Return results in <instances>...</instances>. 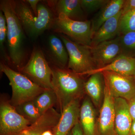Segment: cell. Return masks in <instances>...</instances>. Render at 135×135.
Instances as JSON below:
<instances>
[{
	"mask_svg": "<svg viewBox=\"0 0 135 135\" xmlns=\"http://www.w3.org/2000/svg\"><path fill=\"white\" fill-rule=\"evenodd\" d=\"M135 9V0H126L124 1L122 11V15Z\"/></svg>",
	"mask_w": 135,
	"mask_h": 135,
	"instance_id": "4316f807",
	"label": "cell"
},
{
	"mask_svg": "<svg viewBox=\"0 0 135 135\" xmlns=\"http://www.w3.org/2000/svg\"><path fill=\"white\" fill-rule=\"evenodd\" d=\"M58 14L63 13L70 19L83 21L85 12L81 5L80 0H60L56 5Z\"/></svg>",
	"mask_w": 135,
	"mask_h": 135,
	"instance_id": "d6986e66",
	"label": "cell"
},
{
	"mask_svg": "<svg viewBox=\"0 0 135 135\" xmlns=\"http://www.w3.org/2000/svg\"><path fill=\"white\" fill-rule=\"evenodd\" d=\"M119 39L122 54L129 56V52L135 50V32L121 35Z\"/></svg>",
	"mask_w": 135,
	"mask_h": 135,
	"instance_id": "cb8c5ba5",
	"label": "cell"
},
{
	"mask_svg": "<svg viewBox=\"0 0 135 135\" xmlns=\"http://www.w3.org/2000/svg\"><path fill=\"white\" fill-rule=\"evenodd\" d=\"M104 81L114 98H122L128 101L135 96V77H128L113 72L102 73Z\"/></svg>",
	"mask_w": 135,
	"mask_h": 135,
	"instance_id": "9c48e42d",
	"label": "cell"
},
{
	"mask_svg": "<svg viewBox=\"0 0 135 135\" xmlns=\"http://www.w3.org/2000/svg\"><path fill=\"white\" fill-rule=\"evenodd\" d=\"M106 71L113 72L124 76L135 77V57L121 54L109 65L87 72L82 75H91Z\"/></svg>",
	"mask_w": 135,
	"mask_h": 135,
	"instance_id": "7c38bea8",
	"label": "cell"
},
{
	"mask_svg": "<svg viewBox=\"0 0 135 135\" xmlns=\"http://www.w3.org/2000/svg\"><path fill=\"white\" fill-rule=\"evenodd\" d=\"M102 73L92 74L84 83V90L96 104L99 103L102 95Z\"/></svg>",
	"mask_w": 135,
	"mask_h": 135,
	"instance_id": "ffe728a7",
	"label": "cell"
},
{
	"mask_svg": "<svg viewBox=\"0 0 135 135\" xmlns=\"http://www.w3.org/2000/svg\"><path fill=\"white\" fill-rule=\"evenodd\" d=\"M114 129L116 135H130L132 118L126 99L115 98Z\"/></svg>",
	"mask_w": 135,
	"mask_h": 135,
	"instance_id": "5bb4252c",
	"label": "cell"
},
{
	"mask_svg": "<svg viewBox=\"0 0 135 135\" xmlns=\"http://www.w3.org/2000/svg\"><path fill=\"white\" fill-rule=\"evenodd\" d=\"M67 135H72L71 131L68 133Z\"/></svg>",
	"mask_w": 135,
	"mask_h": 135,
	"instance_id": "1f68e13d",
	"label": "cell"
},
{
	"mask_svg": "<svg viewBox=\"0 0 135 135\" xmlns=\"http://www.w3.org/2000/svg\"><path fill=\"white\" fill-rule=\"evenodd\" d=\"M32 123L20 114L16 108L8 102H3L0 106L1 135H18Z\"/></svg>",
	"mask_w": 135,
	"mask_h": 135,
	"instance_id": "ba28073f",
	"label": "cell"
},
{
	"mask_svg": "<svg viewBox=\"0 0 135 135\" xmlns=\"http://www.w3.org/2000/svg\"><path fill=\"white\" fill-rule=\"evenodd\" d=\"M125 0H109L91 21L92 35L105 22L118 14L122 9Z\"/></svg>",
	"mask_w": 135,
	"mask_h": 135,
	"instance_id": "2e32d148",
	"label": "cell"
},
{
	"mask_svg": "<svg viewBox=\"0 0 135 135\" xmlns=\"http://www.w3.org/2000/svg\"><path fill=\"white\" fill-rule=\"evenodd\" d=\"M71 133L72 135H84L79 122L71 130Z\"/></svg>",
	"mask_w": 135,
	"mask_h": 135,
	"instance_id": "f546056e",
	"label": "cell"
},
{
	"mask_svg": "<svg viewBox=\"0 0 135 135\" xmlns=\"http://www.w3.org/2000/svg\"><path fill=\"white\" fill-rule=\"evenodd\" d=\"M26 2L15 1V11L25 32L30 38L34 40L51 28L55 18L51 11L46 5L38 4V16H35Z\"/></svg>",
	"mask_w": 135,
	"mask_h": 135,
	"instance_id": "3957f363",
	"label": "cell"
},
{
	"mask_svg": "<svg viewBox=\"0 0 135 135\" xmlns=\"http://www.w3.org/2000/svg\"><path fill=\"white\" fill-rule=\"evenodd\" d=\"M60 38L65 46L69 56L68 68L81 75L96 68L92 59L90 46H84L73 41L64 35Z\"/></svg>",
	"mask_w": 135,
	"mask_h": 135,
	"instance_id": "52a82bcc",
	"label": "cell"
},
{
	"mask_svg": "<svg viewBox=\"0 0 135 135\" xmlns=\"http://www.w3.org/2000/svg\"><path fill=\"white\" fill-rule=\"evenodd\" d=\"M0 8L7 20L9 58L19 69L23 66L25 57L24 30L15 11V1H1Z\"/></svg>",
	"mask_w": 135,
	"mask_h": 135,
	"instance_id": "6da1fadb",
	"label": "cell"
},
{
	"mask_svg": "<svg viewBox=\"0 0 135 135\" xmlns=\"http://www.w3.org/2000/svg\"><path fill=\"white\" fill-rule=\"evenodd\" d=\"M109 0H80L81 5L85 13H90L100 10Z\"/></svg>",
	"mask_w": 135,
	"mask_h": 135,
	"instance_id": "484cf974",
	"label": "cell"
},
{
	"mask_svg": "<svg viewBox=\"0 0 135 135\" xmlns=\"http://www.w3.org/2000/svg\"><path fill=\"white\" fill-rule=\"evenodd\" d=\"M130 135H135V120H133L131 128Z\"/></svg>",
	"mask_w": 135,
	"mask_h": 135,
	"instance_id": "4dcf8cb0",
	"label": "cell"
},
{
	"mask_svg": "<svg viewBox=\"0 0 135 135\" xmlns=\"http://www.w3.org/2000/svg\"><path fill=\"white\" fill-rule=\"evenodd\" d=\"M19 70L21 73L40 86L44 89H53L52 69L41 50L34 49L29 61Z\"/></svg>",
	"mask_w": 135,
	"mask_h": 135,
	"instance_id": "8992f818",
	"label": "cell"
},
{
	"mask_svg": "<svg viewBox=\"0 0 135 135\" xmlns=\"http://www.w3.org/2000/svg\"><path fill=\"white\" fill-rule=\"evenodd\" d=\"M79 122L84 135H96L94 108L88 99H85L80 108Z\"/></svg>",
	"mask_w": 135,
	"mask_h": 135,
	"instance_id": "ac0fdd59",
	"label": "cell"
},
{
	"mask_svg": "<svg viewBox=\"0 0 135 135\" xmlns=\"http://www.w3.org/2000/svg\"><path fill=\"white\" fill-rule=\"evenodd\" d=\"M0 69L9 80L12 89L10 104L15 107L33 101L46 89L3 63H1Z\"/></svg>",
	"mask_w": 135,
	"mask_h": 135,
	"instance_id": "277c9868",
	"label": "cell"
},
{
	"mask_svg": "<svg viewBox=\"0 0 135 135\" xmlns=\"http://www.w3.org/2000/svg\"><path fill=\"white\" fill-rule=\"evenodd\" d=\"M33 101L41 115L53 108L57 103V99L53 89H46Z\"/></svg>",
	"mask_w": 135,
	"mask_h": 135,
	"instance_id": "44dd1931",
	"label": "cell"
},
{
	"mask_svg": "<svg viewBox=\"0 0 135 135\" xmlns=\"http://www.w3.org/2000/svg\"><path fill=\"white\" fill-rule=\"evenodd\" d=\"M53 89L55 93L60 113L70 103L79 99L84 90L81 75L71 70L56 67L52 68Z\"/></svg>",
	"mask_w": 135,
	"mask_h": 135,
	"instance_id": "7a4b0ae2",
	"label": "cell"
},
{
	"mask_svg": "<svg viewBox=\"0 0 135 135\" xmlns=\"http://www.w3.org/2000/svg\"><path fill=\"white\" fill-rule=\"evenodd\" d=\"M15 107L20 114L31 123L36 121L41 116L33 101L25 102Z\"/></svg>",
	"mask_w": 135,
	"mask_h": 135,
	"instance_id": "7402d4cb",
	"label": "cell"
},
{
	"mask_svg": "<svg viewBox=\"0 0 135 135\" xmlns=\"http://www.w3.org/2000/svg\"><path fill=\"white\" fill-rule=\"evenodd\" d=\"M51 28L73 41L84 46H91L92 36L91 21L73 20L60 13L54 19Z\"/></svg>",
	"mask_w": 135,
	"mask_h": 135,
	"instance_id": "5b68a950",
	"label": "cell"
},
{
	"mask_svg": "<svg viewBox=\"0 0 135 135\" xmlns=\"http://www.w3.org/2000/svg\"><path fill=\"white\" fill-rule=\"evenodd\" d=\"M135 32V9L122 15L119 22V35Z\"/></svg>",
	"mask_w": 135,
	"mask_h": 135,
	"instance_id": "603a6c76",
	"label": "cell"
},
{
	"mask_svg": "<svg viewBox=\"0 0 135 135\" xmlns=\"http://www.w3.org/2000/svg\"><path fill=\"white\" fill-rule=\"evenodd\" d=\"M7 36V20L4 13L0 11V49L2 57L5 60H8L5 52L4 44Z\"/></svg>",
	"mask_w": 135,
	"mask_h": 135,
	"instance_id": "d4e9b609",
	"label": "cell"
},
{
	"mask_svg": "<svg viewBox=\"0 0 135 135\" xmlns=\"http://www.w3.org/2000/svg\"><path fill=\"white\" fill-rule=\"evenodd\" d=\"M104 99L99 119L100 135H116L114 129L115 98L105 82Z\"/></svg>",
	"mask_w": 135,
	"mask_h": 135,
	"instance_id": "8fae6325",
	"label": "cell"
},
{
	"mask_svg": "<svg viewBox=\"0 0 135 135\" xmlns=\"http://www.w3.org/2000/svg\"><path fill=\"white\" fill-rule=\"evenodd\" d=\"M122 15V10L114 17L104 23L92 35L91 46L94 47L103 42L112 40L119 34L120 20Z\"/></svg>",
	"mask_w": 135,
	"mask_h": 135,
	"instance_id": "9a60e30c",
	"label": "cell"
},
{
	"mask_svg": "<svg viewBox=\"0 0 135 135\" xmlns=\"http://www.w3.org/2000/svg\"><path fill=\"white\" fill-rule=\"evenodd\" d=\"M48 47L51 59L56 67L64 68L68 64L69 56L62 40L56 35H50L49 38Z\"/></svg>",
	"mask_w": 135,
	"mask_h": 135,
	"instance_id": "e0dca14e",
	"label": "cell"
},
{
	"mask_svg": "<svg viewBox=\"0 0 135 135\" xmlns=\"http://www.w3.org/2000/svg\"><path fill=\"white\" fill-rule=\"evenodd\" d=\"M80 108L79 99L74 100L68 105L60 113V119L53 130V135H67L79 122Z\"/></svg>",
	"mask_w": 135,
	"mask_h": 135,
	"instance_id": "4fadbf2b",
	"label": "cell"
},
{
	"mask_svg": "<svg viewBox=\"0 0 135 135\" xmlns=\"http://www.w3.org/2000/svg\"><path fill=\"white\" fill-rule=\"evenodd\" d=\"M128 102L131 116L132 119L135 120V96Z\"/></svg>",
	"mask_w": 135,
	"mask_h": 135,
	"instance_id": "f1b7e54d",
	"label": "cell"
},
{
	"mask_svg": "<svg viewBox=\"0 0 135 135\" xmlns=\"http://www.w3.org/2000/svg\"><path fill=\"white\" fill-rule=\"evenodd\" d=\"M90 48L97 68L109 65L122 54L119 36Z\"/></svg>",
	"mask_w": 135,
	"mask_h": 135,
	"instance_id": "30bf717a",
	"label": "cell"
},
{
	"mask_svg": "<svg viewBox=\"0 0 135 135\" xmlns=\"http://www.w3.org/2000/svg\"><path fill=\"white\" fill-rule=\"evenodd\" d=\"M27 3L29 4L31 9L35 16H38V3L40 1L39 0H27Z\"/></svg>",
	"mask_w": 135,
	"mask_h": 135,
	"instance_id": "83f0119b",
	"label": "cell"
}]
</instances>
